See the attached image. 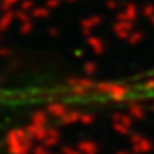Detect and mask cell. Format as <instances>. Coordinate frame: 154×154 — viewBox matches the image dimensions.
<instances>
[{"label": "cell", "instance_id": "6da1fadb", "mask_svg": "<svg viewBox=\"0 0 154 154\" xmlns=\"http://www.w3.org/2000/svg\"><path fill=\"white\" fill-rule=\"evenodd\" d=\"M19 103L45 108L93 110L122 105H154V70L108 81L53 82L19 89Z\"/></svg>", "mask_w": 154, "mask_h": 154}]
</instances>
